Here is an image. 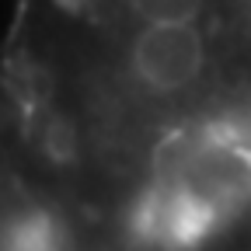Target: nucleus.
Segmentation results:
<instances>
[{"mask_svg": "<svg viewBox=\"0 0 251 251\" xmlns=\"http://www.w3.org/2000/svg\"><path fill=\"white\" fill-rule=\"evenodd\" d=\"M126 77L153 101L188 98L213 70V42L206 21L133 25L122 56Z\"/></svg>", "mask_w": 251, "mask_h": 251, "instance_id": "nucleus-1", "label": "nucleus"}]
</instances>
